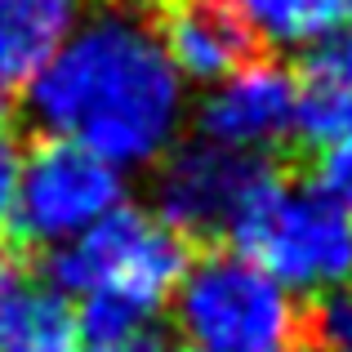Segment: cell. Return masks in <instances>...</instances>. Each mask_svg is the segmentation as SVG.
Listing matches in <instances>:
<instances>
[{
  "label": "cell",
  "mask_w": 352,
  "mask_h": 352,
  "mask_svg": "<svg viewBox=\"0 0 352 352\" xmlns=\"http://www.w3.org/2000/svg\"><path fill=\"white\" fill-rule=\"evenodd\" d=\"M14 188H18V152L5 134H0V236L14 223Z\"/></svg>",
  "instance_id": "15"
},
{
  "label": "cell",
  "mask_w": 352,
  "mask_h": 352,
  "mask_svg": "<svg viewBox=\"0 0 352 352\" xmlns=\"http://www.w3.org/2000/svg\"><path fill=\"white\" fill-rule=\"evenodd\" d=\"M348 9H352V0H348Z\"/></svg>",
  "instance_id": "18"
},
{
  "label": "cell",
  "mask_w": 352,
  "mask_h": 352,
  "mask_svg": "<svg viewBox=\"0 0 352 352\" xmlns=\"http://www.w3.org/2000/svg\"><path fill=\"white\" fill-rule=\"evenodd\" d=\"M294 112H299V76L272 58H250L206 94L197 125L206 143L258 156L294 134Z\"/></svg>",
  "instance_id": "7"
},
{
  "label": "cell",
  "mask_w": 352,
  "mask_h": 352,
  "mask_svg": "<svg viewBox=\"0 0 352 352\" xmlns=\"http://www.w3.org/2000/svg\"><path fill=\"white\" fill-rule=\"evenodd\" d=\"M0 120H5V94H0Z\"/></svg>",
  "instance_id": "17"
},
{
  "label": "cell",
  "mask_w": 352,
  "mask_h": 352,
  "mask_svg": "<svg viewBox=\"0 0 352 352\" xmlns=\"http://www.w3.org/2000/svg\"><path fill=\"white\" fill-rule=\"evenodd\" d=\"M272 165L263 156L228 152L219 143L192 138L174 143L161 161L156 179V214L174 228L183 241L188 236H228L245 201L267 183Z\"/></svg>",
  "instance_id": "6"
},
{
  "label": "cell",
  "mask_w": 352,
  "mask_h": 352,
  "mask_svg": "<svg viewBox=\"0 0 352 352\" xmlns=\"http://www.w3.org/2000/svg\"><path fill=\"white\" fill-rule=\"evenodd\" d=\"M174 326L192 352L308 348V312L281 281H272L236 250H214L183 267L174 285Z\"/></svg>",
  "instance_id": "3"
},
{
  "label": "cell",
  "mask_w": 352,
  "mask_h": 352,
  "mask_svg": "<svg viewBox=\"0 0 352 352\" xmlns=\"http://www.w3.org/2000/svg\"><path fill=\"white\" fill-rule=\"evenodd\" d=\"M125 197V179L116 165L67 138H41L18 161L14 188V228L27 245H67L107 214Z\"/></svg>",
  "instance_id": "5"
},
{
  "label": "cell",
  "mask_w": 352,
  "mask_h": 352,
  "mask_svg": "<svg viewBox=\"0 0 352 352\" xmlns=\"http://www.w3.org/2000/svg\"><path fill=\"white\" fill-rule=\"evenodd\" d=\"M308 348L352 352V299H326L308 312Z\"/></svg>",
  "instance_id": "12"
},
{
  "label": "cell",
  "mask_w": 352,
  "mask_h": 352,
  "mask_svg": "<svg viewBox=\"0 0 352 352\" xmlns=\"http://www.w3.org/2000/svg\"><path fill=\"white\" fill-rule=\"evenodd\" d=\"M94 352H161L156 344H147V339H129V344H112V348H94Z\"/></svg>",
  "instance_id": "16"
},
{
  "label": "cell",
  "mask_w": 352,
  "mask_h": 352,
  "mask_svg": "<svg viewBox=\"0 0 352 352\" xmlns=\"http://www.w3.org/2000/svg\"><path fill=\"white\" fill-rule=\"evenodd\" d=\"M250 32L276 45H308L339 32L348 0H232Z\"/></svg>",
  "instance_id": "11"
},
{
  "label": "cell",
  "mask_w": 352,
  "mask_h": 352,
  "mask_svg": "<svg viewBox=\"0 0 352 352\" xmlns=\"http://www.w3.org/2000/svg\"><path fill=\"white\" fill-rule=\"evenodd\" d=\"M80 14L85 0H0V85H32Z\"/></svg>",
  "instance_id": "10"
},
{
  "label": "cell",
  "mask_w": 352,
  "mask_h": 352,
  "mask_svg": "<svg viewBox=\"0 0 352 352\" xmlns=\"http://www.w3.org/2000/svg\"><path fill=\"white\" fill-rule=\"evenodd\" d=\"M236 254L285 290H326L352 272V214L317 183L267 174L228 228Z\"/></svg>",
  "instance_id": "4"
},
{
  "label": "cell",
  "mask_w": 352,
  "mask_h": 352,
  "mask_svg": "<svg viewBox=\"0 0 352 352\" xmlns=\"http://www.w3.org/2000/svg\"><path fill=\"white\" fill-rule=\"evenodd\" d=\"M152 32L179 80L219 85L254 58L258 36L232 0H156Z\"/></svg>",
  "instance_id": "8"
},
{
  "label": "cell",
  "mask_w": 352,
  "mask_h": 352,
  "mask_svg": "<svg viewBox=\"0 0 352 352\" xmlns=\"http://www.w3.org/2000/svg\"><path fill=\"white\" fill-rule=\"evenodd\" d=\"M188 267V241L161 214L116 206L103 223L50 254L45 281L67 299L76 294V326L98 348L143 339Z\"/></svg>",
  "instance_id": "2"
},
{
  "label": "cell",
  "mask_w": 352,
  "mask_h": 352,
  "mask_svg": "<svg viewBox=\"0 0 352 352\" xmlns=\"http://www.w3.org/2000/svg\"><path fill=\"white\" fill-rule=\"evenodd\" d=\"M317 188L352 214V134H344L326 152H317Z\"/></svg>",
  "instance_id": "14"
},
{
  "label": "cell",
  "mask_w": 352,
  "mask_h": 352,
  "mask_svg": "<svg viewBox=\"0 0 352 352\" xmlns=\"http://www.w3.org/2000/svg\"><path fill=\"white\" fill-rule=\"evenodd\" d=\"M27 112L50 138L107 165H152L183 125V80L147 14L129 0L98 5L27 85Z\"/></svg>",
  "instance_id": "1"
},
{
  "label": "cell",
  "mask_w": 352,
  "mask_h": 352,
  "mask_svg": "<svg viewBox=\"0 0 352 352\" xmlns=\"http://www.w3.org/2000/svg\"><path fill=\"white\" fill-rule=\"evenodd\" d=\"M303 76H317V80H326V85H335L339 94L352 103V32L326 36V41L312 50L308 72H303Z\"/></svg>",
  "instance_id": "13"
},
{
  "label": "cell",
  "mask_w": 352,
  "mask_h": 352,
  "mask_svg": "<svg viewBox=\"0 0 352 352\" xmlns=\"http://www.w3.org/2000/svg\"><path fill=\"white\" fill-rule=\"evenodd\" d=\"M72 303L18 258H0V352H76Z\"/></svg>",
  "instance_id": "9"
}]
</instances>
